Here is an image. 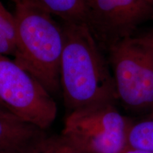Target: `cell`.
<instances>
[{"label": "cell", "mask_w": 153, "mask_h": 153, "mask_svg": "<svg viewBox=\"0 0 153 153\" xmlns=\"http://www.w3.org/2000/svg\"><path fill=\"white\" fill-rule=\"evenodd\" d=\"M60 86L70 111L114 104L116 87L108 59L84 23H62Z\"/></svg>", "instance_id": "1"}, {"label": "cell", "mask_w": 153, "mask_h": 153, "mask_svg": "<svg viewBox=\"0 0 153 153\" xmlns=\"http://www.w3.org/2000/svg\"><path fill=\"white\" fill-rule=\"evenodd\" d=\"M16 48L14 61L34 76L51 95L61 89L60 62L64 46L62 24L28 1L15 4Z\"/></svg>", "instance_id": "2"}, {"label": "cell", "mask_w": 153, "mask_h": 153, "mask_svg": "<svg viewBox=\"0 0 153 153\" xmlns=\"http://www.w3.org/2000/svg\"><path fill=\"white\" fill-rule=\"evenodd\" d=\"M106 53L117 99L135 111L152 109L153 31L137 32Z\"/></svg>", "instance_id": "3"}, {"label": "cell", "mask_w": 153, "mask_h": 153, "mask_svg": "<svg viewBox=\"0 0 153 153\" xmlns=\"http://www.w3.org/2000/svg\"><path fill=\"white\" fill-rule=\"evenodd\" d=\"M128 126L114 104L99 105L70 111L61 136L85 153H121Z\"/></svg>", "instance_id": "4"}, {"label": "cell", "mask_w": 153, "mask_h": 153, "mask_svg": "<svg viewBox=\"0 0 153 153\" xmlns=\"http://www.w3.org/2000/svg\"><path fill=\"white\" fill-rule=\"evenodd\" d=\"M0 103L21 120L45 131L57 108L49 91L14 60L0 55Z\"/></svg>", "instance_id": "5"}, {"label": "cell", "mask_w": 153, "mask_h": 153, "mask_svg": "<svg viewBox=\"0 0 153 153\" xmlns=\"http://www.w3.org/2000/svg\"><path fill=\"white\" fill-rule=\"evenodd\" d=\"M153 16L147 0H87L85 24L107 53L113 45L134 35Z\"/></svg>", "instance_id": "6"}, {"label": "cell", "mask_w": 153, "mask_h": 153, "mask_svg": "<svg viewBox=\"0 0 153 153\" xmlns=\"http://www.w3.org/2000/svg\"><path fill=\"white\" fill-rule=\"evenodd\" d=\"M46 137L43 130L0 107V153H33Z\"/></svg>", "instance_id": "7"}, {"label": "cell", "mask_w": 153, "mask_h": 153, "mask_svg": "<svg viewBox=\"0 0 153 153\" xmlns=\"http://www.w3.org/2000/svg\"><path fill=\"white\" fill-rule=\"evenodd\" d=\"M28 1L57 17L62 23L79 24L85 22L87 0H22Z\"/></svg>", "instance_id": "8"}, {"label": "cell", "mask_w": 153, "mask_h": 153, "mask_svg": "<svg viewBox=\"0 0 153 153\" xmlns=\"http://www.w3.org/2000/svg\"><path fill=\"white\" fill-rule=\"evenodd\" d=\"M16 23L14 14L0 1V55L14 57L16 48Z\"/></svg>", "instance_id": "9"}, {"label": "cell", "mask_w": 153, "mask_h": 153, "mask_svg": "<svg viewBox=\"0 0 153 153\" xmlns=\"http://www.w3.org/2000/svg\"><path fill=\"white\" fill-rule=\"evenodd\" d=\"M126 146L153 153V120H146L129 125Z\"/></svg>", "instance_id": "10"}, {"label": "cell", "mask_w": 153, "mask_h": 153, "mask_svg": "<svg viewBox=\"0 0 153 153\" xmlns=\"http://www.w3.org/2000/svg\"><path fill=\"white\" fill-rule=\"evenodd\" d=\"M33 153H85L74 148L63 137H46Z\"/></svg>", "instance_id": "11"}, {"label": "cell", "mask_w": 153, "mask_h": 153, "mask_svg": "<svg viewBox=\"0 0 153 153\" xmlns=\"http://www.w3.org/2000/svg\"><path fill=\"white\" fill-rule=\"evenodd\" d=\"M121 153H152L148 151H145L143 150H140V149H136V148H132L130 147L126 146L124 150L122 151Z\"/></svg>", "instance_id": "12"}, {"label": "cell", "mask_w": 153, "mask_h": 153, "mask_svg": "<svg viewBox=\"0 0 153 153\" xmlns=\"http://www.w3.org/2000/svg\"><path fill=\"white\" fill-rule=\"evenodd\" d=\"M11 1H12L13 2H14L15 4L17 3V2H19V1H21L22 0H11Z\"/></svg>", "instance_id": "13"}, {"label": "cell", "mask_w": 153, "mask_h": 153, "mask_svg": "<svg viewBox=\"0 0 153 153\" xmlns=\"http://www.w3.org/2000/svg\"><path fill=\"white\" fill-rule=\"evenodd\" d=\"M147 1H148L149 2H150V3H152V4H153V0H147Z\"/></svg>", "instance_id": "14"}, {"label": "cell", "mask_w": 153, "mask_h": 153, "mask_svg": "<svg viewBox=\"0 0 153 153\" xmlns=\"http://www.w3.org/2000/svg\"><path fill=\"white\" fill-rule=\"evenodd\" d=\"M0 107H4V106H2V105H1V103H0ZM6 109H7V108H6Z\"/></svg>", "instance_id": "15"}]
</instances>
